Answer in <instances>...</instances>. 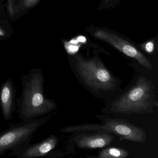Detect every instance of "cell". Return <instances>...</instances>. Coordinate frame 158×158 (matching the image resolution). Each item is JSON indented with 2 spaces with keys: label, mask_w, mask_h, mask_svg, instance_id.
Wrapping results in <instances>:
<instances>
[{
  "label": "cell",
  "mask_w": 158,
  "mask_h": 158,
  "mask_svg": "<svg viewBox=\"0 0 158 158\" xmlns=\"http://www.w3.org/2000/svg\"><path fill=\"white\" fill-rule=\"evenodd\" d=\"M21 81L22 93L16 99V105L18 117L23 122L40 118L58 108L56 102L45 94V80L41 69H32L22 77Z\"/></svg>",
  "instance_id": "1"
},
{
  "label": "cell",
  "mask_w": 158,
  "mask_h": 158,
  "mask_svg": "<svg viewBox=\"0 0 158 158\" xmlns=\"http://www.w3.org/2000/svg\"><path fill=\"white\" fill-rule=\"evenodd\" d=\"M154 86L146 77H139L135 85L112 103L110 110L123 114H143L153 112L155 106Z\"/></svg>",
  "instance_id": "2"
},
{
  "label": "cell",
  "mask_w": 158,
  "mask_h": 158,
  "mask_svg": "<svg viewBox=\"0 0 158 158\" xmlns=\"http://www.w3.org/2000/svg\"><path fill=\"white\" fill-rule=\"evenodd\" d=\"M74 58L77 73L88 86L96 91L105 92L115 88L116 79L98 58L86 59L79 55Z\"/></svg>",
  "instance_id": "3"
},
{
  "label": "cell",
  "mask_w": 158,
  "mask_h": 158,
  "mask_svg": "<svg viewBox=\"0 0 158 158\" xmlns=\"http://www.w3.org/2000/svg\"><path fill=\"white\" fill-rule=\"evenodd\" d=\"M52 114L20 123L11 125L9 128L0 133V156L9 151L30 143L33 135L46 124Z\"/></svg>",
  "instance_id": "4"
},
{
  "label": "cell",
  "mask_w": 158,
  "mask_h": 158,
  "mask_svg": "<svg viewBox=\"0 0 158 158\" xmlns=\"http://www.w3.org/2000/svg\"><path fill=\"white\" fill-rule=\"evenodd\" d=\"M68 132L98 130L109 132L123 139L143 143L147 139L145 131L123 119H107L103 124H84L67 127Z\"/></svg>",
  "instance_id": "5"
},
{
  "label": "cell",
  "mask_w": 158,
  "mask_h": 158,
  "mask_svg": "<svg viewBox=\"0 0 158 158\" xmlns=\"http://www.w3.org/2000/svg\"><path fill=\"white\" fill-rule=\"evenodd\" d=\"M90 31L95 38L107 42L126 56L136 60L149 70L153 68L149 60L134 45L118 35L102 28Z\"/></svg>",
  "instance_id": "6"
},
{
  "label": "cell",
  "mask_w": 158,
  "mask_h": 158,
  "mask_svg": "<svg viewBox=\"0 0 158 158\" xmlns=\"http://www.w3.org/2000/svg\"><path fill=\"white\" fill-rule=\"evenodd\" d=\"M59 139L51 135L37 143L27 144L9 153L10 157L17 158H36L49 157L52 151L57 147Z\"/></svg>",
  "instance_id": "7"
},
{
  "label": "cell",
  "mask_w": 158,
  "mask_h": 158,
  "mask_svg": "<svg viewBox=\"0 0 158 158\" xmlns=\"http://www.w3.org/2000/svg\"><path fill=\"white\" fill-rule=\"evenodd\" d=\"M16 89L11 78L7 79L0 87V104L3 118L10 122L13 117L16 107Z\"/></svg>",
  "instance_id": "8"
},
{
  "label": "cell",
  "mask_w": 158,
  "mask_h": 158,
  "mask_svg": "<svg viewBox=\"0 0 158 158\" xmlns=\"http://www.w3.org/2000/svg\"><path fill=\"white\" fill-rule=\"evenodd\" d=\"M112 135L105 133L83 135L75 139L78 148L83 149H94L106 147L110 144L113 139Z\"/></svg>",
  "instance_id": "9"
},
{
  "label": "cell",
  "mask_w": 158,
  "mask_h": 158,
  "mask_svg": "<svg viewBox=\"0 0 158 158\" xmlns=\"http://www.w3.org/2000/svg\"><path fill=\"white\" fill-rule=\"evenodd\" d=\"M129 155V152L122 148H109L102 150L98 157L99 158H124Z\"/></svg>",
  "instance_id": "10"
},
{
  "label": "cell",
  "mask_w": 158,
  "mask_h": 158,
  "mask_svg": "<svg viewBox=\"0 0 158 158\" xmlns=\"http://www.w3.org/2000/svg\"><path fill=\"white\" fill-rule=\"evenodd\" d=\"M118 0H102V2L101 4L100 8H108L113 6L114 4L117 2Z\"/></svg>",
  "instance_id": "11"
},
{
  "label": "cell",
  "mask_w": 158,
  "mask_h": 158,
  "mask_svg": "<svg viewBox=\"0 0 158 158\" xmlns=\"http://www.w3.org/2000/svg\"><path fill=\"white\" fill-rule=\"evenodd\" d=\"M145 50L148 53L152 52L154 50V44L153 42L151 41L148 42L145 46Z\"/></svg>",
  "instance_id": "12"
},
{
  "label": "cell",
  "mask_w": 158,
  "mask_h": 158,
  "mask_svg": "<svg viewBox=\"0 0 158 158\" xmlns=\"http://www.w3.org/2000/svg\"><path fill=\"white\" fill-rule=\"evenodd\" d=\"M3 35V33H2V31L1 30H0V36Z\"/></svg>",
  "instance_id": "13"
}]
</instances>
